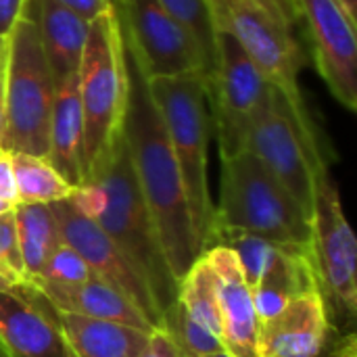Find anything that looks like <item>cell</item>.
Wrapping results in <instances>:
<instances>
[{"instance_id":"obj_14","label":"cell","mask_w":357,"mask_h":357,"mask_svg":"<svg viewBox=\"0 0 357 357\" xmlns=\"http://www.w3.org/2000/svg\"><path fill=\"white\" fill-rule=\"evenodd\" d=\"M203 257L218 276V303L222 349L228 357H259V318L238 257L220 245L205 249Z\"/></svg>"},{"instance_id":"obj_4","label":"cell","mask_w":357,"mask_h":357,"mask_svg":"<svg viewBox=\"0 0 357 357\" xmlns=\"http://www.w3.org/2000/svg\"><path fill=\"white\" fill-rule=\"evenodd\" d=\"M54 88V77L40 44L36 2L29 0L8 33L4 63L6 109L0 134L2 151L46 159Z\"/></svg>"},{"instance_id":"obj_34","label":"cell","mask_w":357,"mask_h":357,"mask_svg":"<svg viewBox=\"0 0 357 357\" xmlns=\"http://www.w3.org/2000/svg\"><path fill=\"white\" fill-rule=\"evenodd\" d=\"M291 27L297 25L299 21V15H297V6H295V0H266Z\"/></svg>"},{"instance_id":"obj_18","label":"cell","mask_w":357,"mask_h":357,"mask_svg":"<svg viewBox=\"0 0 357 357\" xmlns=\"http://www.w3.org/2000/svg\"><path fill=\"white\" fill-rule=\"evenodd\" d=\"M46 307L54 324L59 326L69 351L75 357H136L153 335L151 331L126 326L119 322L94 320L69 312H59L52 310L48 303Z\"/></svg>"},{"instance_id":"obj_22","label":"cell","mask_w":357,"mask_h":357,"mask_svg":"<svg viewBox=\"0 0 357 357\" xmlns=\"http://www.w3.org/2000/svg\"><path fill=\"white\" fill-rule=\"evenodd\" d=\"M13 215L25 270V287H31L42 278L52 253L63 245L61 230L50 203H17Z\"/></svg>"},{"instance_id":"obj_8","label":"cell","mask_w":357,"mask_h":357,"mask_svg":"<svg viewBox=\"0 0 357 357\" xmlns=\"http://www.w3.org/2000/svg\"><path fill=\"white\" fill-rule=\"evenodd\" d=\"M310 228L312 266L331 326L337 333H354L357 318V243L328 167L320 169L314 178Z\"/></svg>"},{"instance_id":"obj_15","label":"cell","mask_w":357,"mask_h":357,"mask_svg":"<svg viewBox=\"0 0 357 357\" xmlns=\"http://www.w3.org/2000/svg\"><path fill=\"white\" fill-rule=\"evenodd\" d=\"M335 333L320 291H307L261 322L259 357H324Z\"/></svg>"},{"instance_id":"obj_6","label":"cell","mask_w":357,"mask_h":357,"mask_svg":"<svg viewBox=\"0 0 357 357\" xmlns=\"http://www.w3.org/2000/svg\"><path fill=\"white\" fill-rule=\"evenodd\" d=\"M213 226L247 230L276 245L310 247V218L264 163L243 151L222 159Z\"/></svg>"},{"instance_id":"obj_40","label":"cell","mask_w":357,"mask_h":357,"mask_svg":"<svg viewBox=\"0 0 357 357\" xmlns=\"http://www.w3.org/2000/svg\"><path fill=\"white\" fill-rule=\"evenodd\" d=\"M0 357H10V354H8L2 345H0Z\"/></svg>"},{"instance_id":"obj_10","label":"cell","mask_w":357,"mask_h":357,"mask_svg":"<svg viewBox=\"0 0 357 357\" xmlns=\"http://www.w3.org/2000/svg\"><path fill=\"white\" fill-rule=\"evenodd\" d=\"M245 151L264 163L310 218L314 178L328 167L312 117L295 115L287 100L276 94L274 105L251 128Z\"/></svg>"},{"instance_id":"obj_43","label":"cell","mask_w":357,"mask_h":357,"mask_svg":"<svg viewBox=\"0 0 357 357\" xmlns=\"http://www.w3.org/2000/svg\"><path fill=\"white\" fill-rule=\"evenodd\" d=\"M182 357H188V356H184V354H182Z\"/></svg>"},{"instance_id":"obj_13","label":"cell","mask_w":357,"mask_h":357,"mask_svg":"<svg viewBox=\"0 0 357 357\" xmlns=\"http://www.w3.org/2000/svg\"><path fill=\"white\" fill-rule=\"evenodd\" d=\"M305 21L312 54L331 94L349 111L357 109L356 23L335 0H295Z\"/></svg>"},{"instance_id":"obj_1","label":"cell","mask_w":357,"mask_h":357,"mask_svg":"<svg viewBox=\"0 0 357 357\" xmlns=\"http://www.w3.org/2000/svg\"><path fill=\"white\" fill-rule=\"evenodd\" d=\"M123 56L128 73V96L121 136L172 274L178 282H182L201 253L192 234L180 167L159 105L151 92L149 77L144 75L136 54L130 50L126 40Z\"/></svg>"},{"instance_id":"obj_32","label":"cell","mask_w":357,"mask_h":357,"mask_svg":"<svg viewBox=\"0 0 357 357\" xmlns=\"http://www.w3.org/2000/svg\"><path fill=\"white\" fill-rule=\"evenodd\" d=\"M29 0H0V36H8Z\"/></svg>"},{"instance_id":"obj_25","label":"cell","mask_w":357,"mask_h":357,"mask_svg":"<svg viewBox=\"0 0 357 357\" xmlns=\"http://www.w3.org/2000/svg\"><path fill=\"white\" fill-rule=\"evenodd\" d=\"M161 331H165L174 343L178 345L180 354L188 357H215L224 354L222 349V341L209 333L207 328H203L201 324H197L180 305V301H176L163 316V326Z\"/></svg>"},{"instance_id":"obj_36","label":"cell","mask_w":357,"mask_h":357,"mask_svg":"<svg viewBox=\"0 0 357 357\" xmlns=\"http://www.w3.org/2000/svg\"><path fill=\"white\" fill-rule=\"evenodd\" d=\"M4 109H6V100H4V69L0 71V134L4 128Z\"/></svg>"},{"instance_id":"obj_21","label":"cell","mask_w":357,"mask_h":357,"mask_svg":"<svg viewBox=\"0 0 357 357\" xmlns=\"http://www.w3.org/2000/svg\"><path fill=\"white\" fill-rule=\"evenodd\" d=\"M40 44L54 77V86L75 75L82 63L90 21L56 0H33Z\"/></svg>"},{"instance_id":"obj_37","label":"cell","mask_w":357,"mask_h":357,"mask_svg":"<svg viewBox=\"0 0 357 357\" xmlns=\"http://www.w3.org/2000/svg\"><path fill=\"white\" fill-rule=\"evenodd\" d=\"M6 50H8V36H0V71L6 63Z\"/></svg>"},{"instance_id":"obj_16","label":"cell","mask_w":357,"mask_h":357,"mask_svg":"<svg viewBox=\"0 0 357 357\" xmlns=\"http://www.w3.org/2000/svg\"><path fill=\"white\" fill-rule=\"evenodd\" d=\"M0 345L10 357H69V347L33 289L0 291Z\"/></svg>"},{"instance_id":"obj_11","label":"cell","mask_w":357,"mask_h":357,"mask_svg":"<svg viewBox=\"0 0 357 357\" xmlns=\"http://www.w3.org/2000/svg\"><path fill=\"white\" fill-rule=\"evenodd\" d=\"M111 6L126 44L149 79L190 71H199L207 79V63L199 44L159 0H111Z\"/></svg>"},{"instance_id":"obj_3","label":"cell","mask_w":357,"mask_h":357,"mask_svg":"<svg viewBox=\"0 0 357 357\" xmlns=\"http://www.w3.org/2000/svg\"><path fill=\"white\" fill-rule=\"evenodd\" d=\"M151 92L159 105L178 167L184 184L192 234L203 255L215 222V205L209 190V115L207 84L199 71L149 79Z\"/></svg>"},{"instance_id":"obj_17","label":"cell","mask_w":357,"mask_h":357,"mask_svg":"<svg viewBox=\"0 0 357 357\" xmlns=\"http://www.w3.org/2000/svg\"><path fill=\"white\" fill-rule=\"evenodd\" d=\"M31 289L52 310L69 312V314L94 318V320L119 322V324L151 331V333L155 331L128 297H123L119 291H115L113 287H109L96 276L77 284H59V282L40 280L31 284Z\"/></svg>"},{"instance_id":"obj_12","label":"cell","mask_w":357,"mask_h":357,"mask_svg":"<svg viewBox=\"0 0 357 357\" xmlns=\"http://www.w3.org/2000/svg\"><path fill=\"white\" fill-rule=\"evenodd\" d=\"M75 192V190H73ZM54 220L61 230V238L67 247H71L90 268L92 276L100 278L123 297H128L146 322L159 331L163 326V316L157 310V303L142 282V278L134 272L115 243L105 234V230L90 218L75 201V197H67L50 203Z\"/></svg>"},{"instance_id":"obj_42","label":"cell","mask_w":357,"mask_h":357,"mask_svg":"<svg viewBox=\"0 0 357 357\" xmlns=\"http://www.w3.org/2000/svg\"><path fill=\"white\" fill-rule=\"evenodd\" d=\"M69 357H75V356H73V354H71V351H69Z\"/></svg>"},{"instance_id":"obj_27","label":"cell","mask_w":357,"mask_h":357,"mask_svg":"<svg viewBox=\"0 0 357 357\" xmlns=\"http://www.w3.org/2000/svg\"><path fill=\"white\" fill-rule=\"evenodd\" d=\"M0 278L6 280L17 291L25 287V270L19 253L13 209L0 215Z\"/></svg>"},{"instance_id":"obj_26","label":"cell","mask_w":357,"mask_h":357,"mask_svg":"<svg viewBox=\"0 0 357 357\" xmlns=\"http://www.w3.org/2000/svg\"><path fill=\"white\" fill-rule=\"evenodd\" d=\"M159 2L195 38V42L199 44L205 56L207 75H209L213 67V54H215V31L209 19L207 0H159Z\"/></svg>"},{"instance_id":"obj_20","label":"cell","mask_w":357,"mask_h":357,"mask_svg":"<svg viewBox=\"0 0 357 357\" xmlns=\"http://www.w3.org/2000/svg\"><path fill=\"white\" fill-rule=\"evenodd\" d=\"M82 144H84V117L79 102L77 73L59 82L54 88L48 155L46 161L71 184H82Z\"/></svg>"},{"instance_id":"obj_19","label":"cell","mask_w":357,"mask_h":357,"mask_svg":"<svg viewBox=\"0 0 357 357\" xmlns=\"http://www.w3.org/2000/svg\"><path fill=\"white\" fill-rule=\"evenodd\" d=\"M307 291H318L310 247L280 245L270 257L257 284L251 289L259 322L274 318L291 299Z\"/></svg>"},{"instance_id":"obj_39","label":"cell","mask_w":357,"mask_h":357,"mask_svg":"<svg viewBox=\"0 0 357 357\" xmlns=\"http://www.w3.org/2000/svg\"><path fill=\"white\" fill-rule=\"evenodd\" d=\"M8 209H13V205H8L6 201H2V199H0V215H2L4 211H8Z\"/></svg>"},{"instance_id":"obj_5","label":"cell","mask_w":357,"mask_h":357,"mask_svg":"<svg viewBox=\"0 0 357 357\" xmlns=\"http://www.w3.org/2000/svg\"><path fill=\"white\" fill-rule=\"evenodd\" d=\"M84 117L82 182L102 161L121 134L128 96L121 25L113 6L90 21L88 40L77 69Z\"/></svg>"},{"instance_id":"obj_31","label":"cell","mask_w":357,"mask_h":357,"mask_svg":"<svg viewBox=\"0 0 357 357\" xmlns=\"http://www.w3.org/2000/svg\"><path fill=\"white\" fill-rule=\"evenodd\" d=\"M56 2H61L63 6L82 15L88 21H92L94 17H98L111 6V0H56Z\"/></svg>"},{"instance_id":"obj_33","label":"cell","mask_w":357,"mask_h":357,"mask_svg":"<svg viewBox=\"0 0 357 357\" xmlns=\"http://www.w3.org/2000/svg\"><path fill=\"white\" fill-rule=\"evenodd\" d=\"M324 357H357L356 333H335Z\"/></svg>"},{"instance_id":"obj_24","label":"cell","mask_w":357,"mask_h":357,"mask_svg":"<svg viewBox=\"0 0 357 357\" xmlns=\"http://www.w3.org/2000/svg\"><path fill=\"white\" fill-rule=\"evenodd\" d=\"M178 301L184 312L203 328L213 333L218 339L222 337L220 324V303H218V276L201 255L188 274L180 282Z\"/></svg>"},{"instance_id":"obj_30","label":"cell","mask_w":357,"mask_h":357,"mask_svg":"<svg viewBox=\"0 0 357 357\" xmlns=\"http://www.w3.org/2000/svg\"><path fill=\"white\" fill-rule=\"evenodd\" d=\"M0 199L8 205H17V186H15V174H13V159L10 153L0 149Z\"/></svg>"},{"instance_id":"obj_41","label":"cell","mask_w":357,"mask_h":357,"mask_svg":"<svg viewBox=\"0 0 357 357\" xmlns=\"http://www.w3.org/2000/svg\"><path fill=\"white\" fill-rule=\"evenodd\" d=\"M215 357H228L226 354H220V356H215Z\"/></svg>"},{"instance_id":"obj_28","label":"cell","mask_w":357,"mask_h":357,"mask_svg":"<svg viewBox=\"0 0 357 357\" xmlns=\"http://www.w3.org/2000/svg\"><path fill=\"white\" fill-rule=\"evenodd\" d=\"M88 278H92V272L86 266V261L71 247H67L63 243L52 253V257L46 264V270H44L40 280H44V282H59V284H77V282H84Z\"/></svg>"},{"instance_id":"obj_29","label":"cell","mask_w":357,"mask_h":357,"mask_svg":"<svg viewBox=\"0 0 357 357\" xmlns=\"http://www.w3.org/2000/svg\"><path fill=\"white\" fill-rule=\"evenodd\" d=\"M136 357H182L178 345L165 331H153L149 343L142 347V351Z\"/></svg>"},{"instance_id":"obj_23","label":"cell","mask_w":357,"mask_h":357,"mask_svg":"<svg viewBox=\"0 0 357 357\" xmlns=\"http://www.w3.org/2000/svg\"><path fill=\"white\" fill-rule=\"evenodd\" d=\"M17 186V203H54L73 195L71 186L44 157L10 155Z\"/></svg>"},{"instance_id":"obj_2","label":"cell","mask_w":357,"mask_h":357,"mask_svg":"<svg viewBox=\"0 0 357 357\" xmlns=\"http://www.w3.org/2000/svg\"><path fill=\"white\" fill-rule=\"evenodd\" d=\"M151 291L161 316L178 301L180 282L172 274L151 211L142 199L123 136L73 192Z\"/></svg>"},{"instance_id":"obj_38","label":"cell","mask_w":357,"mask_h":357,"mask_svg":"<svg viewBox=\"0 0 357 357\" xmlns=\"http://www.w3.org/2000/svg\"><path fill=\"white\" fill-rule=\"evenodd\" d=\"M0 291H17V289H15V287H10L6 280H2V278H0ZM17 293H19V291H17Z\"/></svg>"},{"instance_id":"obj_35","label":"cell","mask_w":357,"mask_h":357,"mask_svg":"<svg viewBox=\"0 0 357 357\" xmlns=\"http://www.w3.org/2000/svg\"><path fill=\"white\" fill-rule=\"evenodd\" d=\"M343 10H345V15L356 23L357 21V0H335Z\"/></svg>"},{"instance_id":"obj_9","label":"cell","mask_w":357,"mask_h":357,"mask_svg":"<svg viewBox=\"0 0 357 357\" xmlns=\"http://www.w3.org/2000/svg\"><path fill=\"white\" fill-rule=\"evenodd\" d=\"M205 84L220 142V159L243 153L251 128L274 105L278 90L226 33H215L213 67Z\"/></svg>"},{"instance_id":"obj_7","label":"cell","mask_w":357,"mask_h":357,"mask_svg":"<svg viewBox=\"0 0 357 357\" xmlns=\"http://www.w3.org/2000/svg\"><path fill=\"white\" fill-rule=\"evenodd\" d=\"M215 33L230 36L299 117H310L299 88L305 65L293 27L266 0H207Z\"/></svg>"}]
</instances>
